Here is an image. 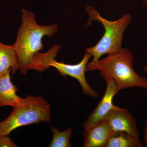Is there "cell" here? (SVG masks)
Segmentation results:
<instances>
[{
    "instance_id": "7a4b0ae2",
    "label": "cell",
    "mask_w": 147,
    "mask_h": 147,
    "mask_svg": "<svg viewBox=\"0 0 147 147\" xmlns=\"http://www.w3.org/2000/svg\"><path fill=\"white\" fill-rule=\"evenodd\" d=\"M133 55L126 47L118 53L108 55L90 66L86 71L98 70L104 81L111 79L119 90L130 88L147 90V79L140 76L133 68Z\"/></svg>"
},
{
    "instance_id": "2e32d148",
    "label": "cell",
    "mask_w": 147,
    "mask_h": 147,
    "mask_svg": "<svg viewBox=\"0 0 147 147\" xmlns=\"http://www.w3.org/2000/svg\"><path fill=\"white\" fill-rule=\"evenodd\" d=\"M144 71L147 74V65L144 68Z\"/></svg>"
},
{
    "instance_id": "8fae6325",
    "label": "cell",
    "mask_w": 147,
    "mask_h": 147,
    "mask_svg": "<svg viewBox=\"0 0 147 147\" xmlns=\"http://www.w3.org/2000/svg\"><path fill=\"white\" fill-rule=\"evenodd\" d=\"M139 139L123 131L113 132L109 136L105 147H143Z\"/></svg>"
},
{
    "instance_id": "277c9868",
    "label": "cell",
    "mask_w": 147,
    "mask_h": 147,
    "mask_svg": "<svg viewBox=\"0 0 147 147\" xmlns=\"http://www.w3.org/2000/svg\"><path fill=\"white\" fill-rule=\"evenodd\" d=\"M13 108L9 115L0 122V137L8 136L21 127L41 122H50L51 120L50 105L41 96H28Z\"/></svg>"
},
{
    "instance_id": "5bb4252c",
    "label": "cell",
    "mask_w": 147,
    "mask_h": 147,
    "mask_svg": "<svg viewBox=\"0 0 147 147\" xmlns=\"http://www.w3.org/2000/svg\"><path fill=\"white\" fill-rule=\"evenodd\" d=\"M144 141L145 147H147V119L146 121L144 129Z\"/></svg>"
},
{
    "instance_id": "30bf717a",
    "label": "cell",
    "mask_w": 147,
    "mask_h": 147,
    "mask_svg": "<svg viewBox=\"0 0 147 147\" xmlns=\"http://www.w3.org/2000/svg\"><path fill=\"white\" fill-rule=\"evenodd\" d=\"M18 69V61L13 45H5L0 41V76L9 70L14 74Z\"/></svg>"
},
{
    "instance_id": "4fadbf2b",
    "label": "cell",
    "mask_w": 147,
    "mask_h": 147,
    "mask_svg": "<svg viewBox=\"0 0 147 147\" xmlns=\"http://www.w3.org/2000/svg\"><path fill=\"white\" fill-rule=\"evenodd\" d=\"M14 142L8 136L0 137V147H17Z\"/></svg>"
},
{
    "instance_id": "8992f818",
    "label": "cell",
    "mask_w": 147,
    "mask_h": 147,
    "mask_svg": "<svg viewBox=\"0 0 147 147\" xmlns=\"http://www.w3.org/2000/svg\"><path fill=\"white\" fill-rule=\"evenodd\" d=\"M105 81L106 83L105 93L96 108L84 123V129L90 128L104 120L111 110L118 107L113 104V99L119 90L112 79H108Z\"/></svg>"
},
{
    "instance_id": "52a82bcc",
    "label": "cell",
    "mask_w": 147,
    "mask_h": 147,
    "mask_svg": "<svg viewBox=\"0 0 147 147\" xmlns=\"http://www.w3.org/2000/svg\"><path fill=\"white\" fill-rule=\"evenodd\" d=\"M113 132L123 131L139 139L137 120L128 110L118 106L113 109L105 118Z\"/></svg>"
},
{
    "instance_id": "7c38bea8",
    "label": "cell",
    "mask_w": 147,
    "mask_h": 147,
    "mask_svg": "<svg viewBox=\"0 0 147 147\" xmlns=\"http://www.w3.org/2000/svg\"><path fill=\"white\" fill-rule=\"evenodd\" d=\"M51 129L53 132L52 142L49 144L50 147H71L72 145L69 142L72 129L68 127L64 131H60L59 129L51 126Z\"/></svg>"
},
{
    "instance_id": "5b68a950",
    "label": "cell",
    "mask_w": 147,
    "mask_h": 147,
    "mask_svg": "<svg viewBox=\"0 0 147 147\" xmlns=\"http://www.w3.org/2000/svg\"><path fill=\"white\" fill-rule=\"evenodd\" d=\"M57 55V53L55 52H51L46 55L44 63L45 69H47L50 67H53L62 76H68L73 77L79 82L84 94L90 97H97L98 94L88 84L85 76L87 64L90 58L92 57V55L86 52L81 61L74 65L57 61L55 60V57Z\"/></svg>"
},
{
    "instance_id": "6da1fadb",
    "label": "cell",
    "mask_w": 147,
    "mask_h": 147,
    "mask_svg": "<svg viewBox=\"0 0 147 147\" xmlns=\"http://www.w3.org/2000/svg\"><path fill=\"white\" fill-rule=\"evenodd\" d=\"M22 24L18 29L16 40L13 44L18 61V69L26 75L31 69L34 57L43 50L42 39L51 36L57 31V24L40 26L36 21L34 13L21 9Z\"/></svg>"
},
{
    "instance_id": "9a60e30c",
    "label": "cell",
    "mask_w": 147,
    "mask_h": 147,
    "mask_svg": "<svg viewBox=\"0 0 147 147\" xmlns=\"http://www.w3.org/2000/svg\"><path fill=\"white\" fill-rule=\"evenodd\" d=\"M142 1H143L144 5L147 8V0H142Z\"/></svg>"
},
{
    "instance_id": "9c48e42d",
    "label": "cell",
    "mask_w": 147,
    "mask_h": 147,
    "mask_svg": "<svg viewBox=\"0 0 147 147\" xmlns=\"http://www.w3.org/2000/svg\"><path fill=\"white\" fill-rule=\"evenodd\" d=\"M9 70L0 76V108L4 106L14 108L20 105L24 98L17 95V88L11 82Z\"/></svg>"
},
{
    "instance_id": "ba28073f",
    "label": "cell",
    "mask_w": 147,
    "mask_h": 147,
    "mask_svg": "<svg viewBox=\"0 0 147 147\" xmlns=\"http://www.w3.org/2000/svg\"><path fill=\"white\" fill-rule=\"evenodd\" d=\"M111 127L106 119L90 128L84 129V147H105L111 133Z\"/></svg>"
},
{
    "instance_id": "3957f363",
    "label": "cell",
    "mask_w": 147,
    "mask_h": 147,
    "mask_svg": "<svg viewBox=\"0 0 147 147\" xmlns=\"http://www.w3.org/2000/svg\"><path fill=\"white\" fill-rule=\"evenodd\" d=\"M85 11L88 15L87 26L93 21L100 22L103 26L104 33L100 40L94 46L88 47L86 52L92 55V59L87 66L92 65L102 56L110 55L119 52L122 49V42L125 31L131 24V17L129 13H123L121 17L115 21L107 20L92 5H87Z\"/></svg>"
}]
</instances>
